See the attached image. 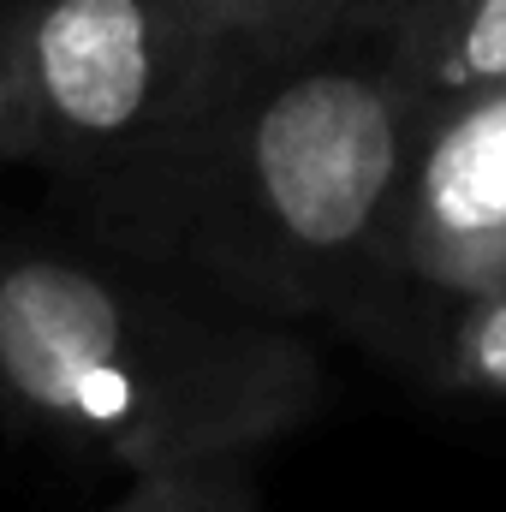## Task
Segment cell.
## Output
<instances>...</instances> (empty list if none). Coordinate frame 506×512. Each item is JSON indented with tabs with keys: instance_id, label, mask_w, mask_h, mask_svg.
Returning a JSON list of instances; mask_svg holds the SVG:
<instances>
[{
	"instance_id": "1",
	"label": "cell",
	"mask_w": 506,
	"mask_h": 512,
	"mask_svg": "<svg viewBox=\"0 0 506 512\" xmlns=\"http://www.w3.org/2000/svg\"><path fill=\"white\" fill-rule=\"evenodd\" d=\"M423 114L381 36L227 30L161 262L393 364L429 304L393 245Z\"/></svg>"
},
{
	"instance_id": "2",
	"label": "cell",
	"mask_w": 506,
	"mask_h": 512,
	"mask_svg": "<svg viewBox=\"0 0 506 512\" xmlns=\"http://www.w3.org/2000/svg\"><path fill=\"white\" fill-rule=\"evenodd\" d=\"M328 405L310 328L102 239L0 245V429L120 477L251 465Z\"/></svg>"
},
{
	"instance_id": "3",
	"label": "cell",
	"mask_w": 506,
	"mask_h": 512,
	"mask_svg": "<svg viewBox=\"0 0 506 512\" xmlns=\"http://www.w3.org/2000/svg\"><path fill=\"white\" fill-rule=\"evenodd\" d=\"M36 155L90 239L161 262L221 24L203 0H0Z\"/></svg>"
},
{
	"instance_id": "4",
	"label": "cell",
	"mask_w": 506,
	"mask_h": 512,
	"mask_svg": "<svg viewBox=\"0 0 506 512\" xmlns=\"http://www.w3.org/2000/svg\"><path fill=\"white\" fill-rule=\"evenodd\" d=\"M399 268L453 292L506 268V84L429 102L399 185Z\"/></svg>"
},
{
	"instance_id": "5",
	"label": "cell",
	"mask_w": 506,
	"mask_h": 512,
	"mask_svg": "<svg viewBox=\"0 0 506 512\" xmlns=\"http://www.w3.org/2000/svg\"><path fill=\"white\" fill-rule=\"evenodd\" d=\"M393 364L435 393L506 405V268L453 292H429Z\"/></svg>"
},
{
	"instance_id": "6",
	"label": "cell",
	"mask_w": 506,
	"mask_h": 512,
	"mask_svg": "<svg viewBox=\"0 0 506 512\" xmlns=\"http://www.w3.org/2000/svg\"><path fill=\"white\" fill-rule=\"evenodd\" d=\"M381 48L423 102L495 90L506 84V0H411Z\"/></svg>"
},
{
	"instance_id": "7",
	"label": "cell",
	"mask_w": 506,
	"mask_h": 512,
	"mask_svg": "<svg viewBox=\"0 0 506 512\" xmlns=\"http://www.w3.org/2000/svg\"><path fill=\"white\" fill-rule=\"evenodd\" d=\"M221 30L251 36H381L411 0H203Z\"/></svg>"
},
{
	"instance_id": "8",
	"label": "cell",
	"mask_w": 506,
	"mask_h": 512,
	"mask_svg": "<svg viewBox=\"0 0 506 512\" xmlns=\"http://www.w3.org/2000/svg\"><path fill=\"white\" fill-rule=\"evenodd\" d=\"M108 512H262L251 465H203V471H161L126 477V495Z\"/></svg>"
},
{
	"instance_id": "9",
	"label": "cell",
	"mask_w": 506,
	"mask_h": 512,
	"mask_svg": "<svg viewBox=\"0 0 506 512\" xmlns=\"http://www.w3.org/2000/svg\"><path fill=\"white\" fill-rule=\"evenodd\" d=\"M30 155H36V126H30V96H24L18 60H12L6 24H0V173H6V167H30Z\"/></svg>"
}]
</instances>
